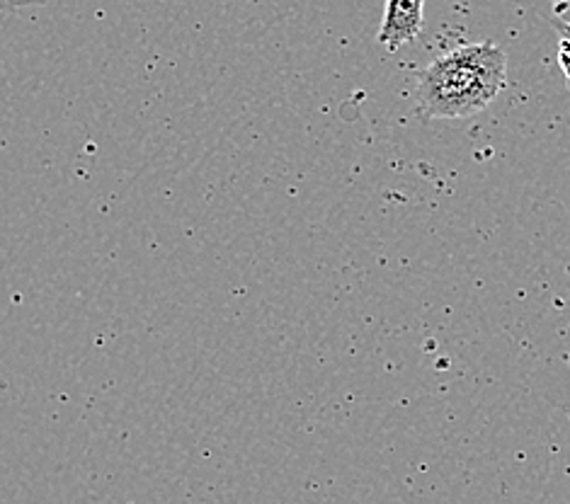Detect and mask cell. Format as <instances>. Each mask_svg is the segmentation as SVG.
<instances>
[{
	"label": "cell",
	"mask_w": 570,
	"mask_h": 504,
	"mask_svg": "<svg viewBox=\"0 0 570 504\" xmlns=\"http://www.w3.org/2000/svg\"><path fill=\"white\" fill-rule=\"evenodd\" d=\"M508 83V57L493 42L464 45L434 59L417 83L420 112L464 119L491 105Z\"/></svg>",
	"instance_id": "1"
},
{
	"label": "cell",
	"mask_w": 570,
	"mask_h": 504,
	"mask_svg": "<svg viewBox=\"0 0 570 504\" xmlns=\"http://www.w3.org/2000/svg\"><path fill=\"white\" fill-rule=\"evenodd\" d=\"M425 3L423 0H389L384 10V22L379 30V42L389 51H396L403 45L423 32L425 24Z\"/></svg>",
	"instance_id": "2"
},
{
	"label": "cell",
	"mask_w": 570,
	"mask_h": 504,
	"mask_svg": "<svg viewBox=\"0 0 570 504\" xmlns=\"http://www.w3.org/2000/svg\"><path fill=\"white\" fill-rule=\"evenodd\" d=\"M20 6H10V3H0V16H6V12H12V10H18Z\"/></svg>",
	"instance_id": "3"
}]
</instances>
